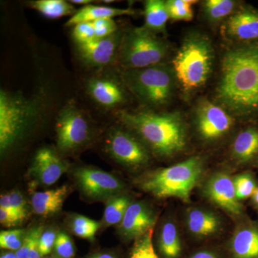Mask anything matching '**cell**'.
<instances>
[{
    "label": "cell",
    "mask_w": 258,
    "mask_h": 258,
    "mask_svg": "<svg viewBox=\"0 0 258 258\" xmlns=\"http://www.w3.org/2000/svg\"><path fill=\"white\" fill-rule=\"evenodd\" d=\"M10 202H11L13 208L15 213L19 218L23 221L28 215V210L27 208V203L21 193L18 190H13L9 194Z\"/></svg>",
    "instance_id": "obj_36"
},
{
    "label": "cell",
    "mask_w": 258,
    "mask_h": 258,
    "mask_svg": "<svg viewBox=\"0 0 258 258\" xmlns=\"http://www.w3.org/2000/svg\"><path fill=\"white\" fill-rule=\"evenodd\" d=\"M69 168L67 161L61 159L50 148L45 147L35 154L30 172L39 183L50 186L57 182Z\"/></svg>",
    "instance_id": "obj_16"
},
{
    "label": "cell",
    "mask_w": 258,
    "mask_h": 258,
    "mask_svg": "<svg viewBox=\"0 0 258 258\" xmlns=\"http://www.w3.org/2000/svg\"><path fill=\"white\" fill-rule=\"evenodd\" d=\"M119 75L127 89L151 111L167 104L174 93L176 78L172 67L167 64L123 69Z\"/></svg>",
    "instance_id": "obj_6"
},
{
    "label": "cell",
    "mask_w": 258,
    "mask_h": 258,
    "mask_svg": "<svg viewBox=\"0 0 258 258\" xmlns=\"http://www.w3.org/2000/svg\"><path fill=\"white\" fill-rule=\"evenodd\" d=\"M228 249L231 258H258V223L247 222L237 228Z\"/></svg>",
    "instance_id": "obj_18"
},
{
    "label": "cell",
    "mask_w": 258,
    "mask_h": 258,
    "mask_svg": "<svg viewBox=\"0 0 258 258\" xmlns=\"http://www.w3.org/2000/svg\"><path fill=\"white\" fill-rule=\"evenodd\" d=\"M70 228L75 235L86 240H93L97 231L100 228V224L83 215H76L71 217Z\"/></svg>",
    "instance_id": "obj_28"
},
{
    "label": "cell",
    "mask_w": 258,
    "mask_h": 258,
    "mask_svg": "<svg viewBox=\"0 0 258 258\" xmlns=\"http://www.w3.org/2000/svg\"><path fill=\"white\" fill-rule=\"evenodd\" d=\"M27 232L23 229L4 230L0 232V247L8 250L18 251L23 244Z\"/></svg>",
    "instance_id": "obj_32"
},
{
    "label": "cell",
    "mask_w": 258,
    "mask_h": 258,
    "mask_svg": "<svg viewBox=\"0 0 258 258\" xmlns=\"http://www.w3.org/2000/svg\"><path fill=\"white\" fill-rule=\"evenodd\" d=\"M222 36L229 41H258V11L249 7L237 10L224 23Z\"/></svg>",
    "instance_id": "obj_15"
},
{
    "label": "cell",
    "mask_w": 258,
    "mask_h": 258,
    "mask_svg": "<svg viewBox=\"0 0 258 258\" xmlns=\"http://www.w3.org/2000/svg\"><path fill=\"white\" fill-rule=\"evenodd\" d=\"M89 258H116L115 256H113V254L109 253H98L96 254H93V255L91 256Z\"/></svg>",
    "instance_id": "obj_45"
},
{
    "label": "cell",
    "mask_w": 258,
    "mask_h": 258,
    "mask_svg": "<svg viewBox=\"0 0 258 258\" xmlns=\"http://www.w3.org/2000/svg\"><path fill=\"white\" fill-rule=\"evenodd\" d=\"M236 195L239 201L252 198L257 188L255 179L250 173H242L233 179Z\"/></svg>",
    "instance_id": "obj_31"
},
{
    "label": "cell",
    "mask_w": 258,
    "mask_h": 258,
    "mask_svg": "<svg viewBox=\"0 0 258 258\" xmlns=\"http://www.w3.org/2000/svg\"><path fill=\"white\" fill-rule=\"evenodd\" d=\"M215 98L220 106L235 115L258 113V43L225 52Z\"/></svg>",
    "instance_id": "obj_1"
},
{
    "label": "cell",
    "mask_w": 258,
    "mask_h": 258,
    "mask_svg": "<svg viewBox=\"0 0 258 258\" xmlns=\"http://www.w3.org/2000/svg\"><path fill=\"white\" fill-rule=\"evenodd\" d=\"M232 155L240 164H246L258 157V129L249 128L241 132L232 147Z\"/></svg>",
    "instance_id": "obj_22"
},
{
    "label": "cell",
    "mask_w": 258,
    "mask_h": 258,
    "mask_svg": "<svg viewBox=\"0 0 258 258\" xmlns=\"http://www.w3.org/2000/svg\"><path fill=\"white\" fill-rule=\"evenodd\" d=\"M54 249L59 258H74L75 247L74 242L69 235L63 232L57 233Z\"/></svg>",
    "instance_id": "obj_34"
},
{
    "label": "cell",
    "mask_w": 258,
    "mask_h": 258,
    "mask_svg": "<svg viewBox=\"0 0 258 258\" xmlns=\"http://www.w3.org/2000/svg\"><path fill=\"white\" fill-rule=\"evenodd\" d=\"M236 5L232 0H207L203 3L204 15L211 23H219L234 13Z\"/></svg>",
    "instance_id": "obj_27"
},
{
    "label": "cell",
    "mask_w": 258,
    "mask_h": 258,
    "mask_svg": "<svg viewBox=\"0 0 258 258\" xmlns=\"http://www.w3.org/2000/svg\"><path fill=\"white\" fill-rule=\"evenodd\" d=\"M204 162L190 157L167 168L149 173L140 181V187L158 199L177 198L189 201L194 188L203 176Z\"/></svg>",
    "instance_id": "obj_5"
},
{
    "label": "cell",
    "mask_w": 258,
    "mask_h": 258,
    "mask_svg": "<svg viewBox=\"0 0 258 258\" xmlns=\"http://www.w3.org/2000/svg\"><path fill=\"white\" fill-rule=\"evenodd\" d=\"M72 38L76 45L89 43L96 39L92 23H82L73 27Z\"/></svg>",
    "instance_id": "obj_33"
},
{
    "label": "cell",
    "mask_w": 258,
    "mask_h": 258,
    "mask_svg": "<svg viewBox=\"0 0 258 258\" xmlns=\"http://www.w3.org/2000/svg\"><path fill=\"white\" fill-rule=\"evenodd\" d=\"M103 71L88 79L86 92L97 106L105 110L117 109L126 102L127 88L120 75Z\"/></svg>",
    "instance_id": "obj_10"
},
{
    "label": "cell",
    "mask_w": 258,
    "mask_h": 258,
    "mask_svg": "<svg viewBox=\"0 0 258 258\" xmlns=\"http://www.w3.org/2000/svg\"><path fill=\"white\" fill-rule=\"evenodd\" d=\"M207 198L233 216H240L242 207L236 195L233 179L224 172L213 174L204 186Z\"/></svg>",
    "instance_id": "obj_14"
},
{
    "label": "cell",
    "mask_w": 258,
    "mask_h": 258,
    "mask_svg": "<svg viewBox=\"0 0 258 258\" xmlns=\"http://www.w3.org/2000/svg\"><path fill=\"white\" fill-rule=\"evenodd\" d=\"M195 124L200 137L210 142L228 133L233 120L223 107L203 98L195 110Z\"/></svg>",
    "instance_id": "obj_11"
},
{
    "label": "cell",
    "mask_w": 258,
    "mask_h": 258,
    "mask_svg": "<svg viewBox=\"0 0 258 258\" xmlns=\"http://www.w3.org/2000/svg\"><path fill=\"white\" fill-rule=\"evenodd\" d=\"M153 229L135 240L129 258H159L152 242Z\"/></svg>",
    "instance_id": "obj_30"
},
{
    "label": "cell",
    "mask_w": 258,
    "mask_h": 258,
    "mask_svg": "<svg viewBox=\"0 0 258 258\" xmlns=\"http://www.w3.org/2000/svg\"><path fill=\"white\" fill-rule=\"evenodd\" d=\"M144 27L154 33H165L169 19L166 1L148 0L144 3Z\"/></svg>",
    "instance_id": "obj_23"
},
{
    "label": "cell",
    "mask_w": 258,
    "mask_h": 258,
    "mask_svg": "<svg viewBox=\"0 0 258 258\" xmlns=\"http://www.w3.org/2000/svg\"><path fill=\"white\" fill-rule=\"evenodd\" d=\"M194 0H168L166 8L169 19L176 21H190L194 17Z\"/></svg>",
    "instance_id": "obj_29"
},
{
    "label": "cell",
    "mask_w": 258,
    "mask_h": 258,
    "mask_svg": "<svg viewBox=\"0 0 258 258\" xmlns=\"http://www.w3.org/2000/svg\"><path fill=\"white\" fill-rule=\"evenodd\" d=\"M55 131L57 148L64 153L74 152L83 147L92 133L87 116L73 103L66 105L59 111Z\"/></svg>",
    "instance_id": "obj_8"
},
{
    "label": "cell",
    "mask_w": 258,
    "mask_h": 258,
    "mask_svg": "<svg viewBox=\"0 0 258 258\" xmlns=\"http://www.w3.org/2000/svg\"><path fill=\"white\" fill-rule=\"evenodd\" d=\"M189 258H221L216 252L210 249H202L197 251L189 256Z\"/></svg>",
    "instance_id": "obj_40"
},
{
    "label": "cell",
    "mask_w": 258,
    "mask_h": 258,
    "mask_svg": "<svg viewBox=\"0 0 258 258\" xmlns=\"http://www.w3.org/2000/svg\"><path fill=\"white\" fill-rule=\"evenodd\" d=\"M169 45L145 27L124 31L116 62L123 69H139L164 63Z\"/></svg>",
    "instance_id": "obj_7"
},
{
    "label": "cell",
    "mask_w": 258,
    "mask_h": 258,
    "mask_svg": "<svg viewBox=\"0 0 258 258\" xmlns=\"http://www.w3.org/2000/svg\"><path fill=\"white\" fill-rule=\"evenodd\" d=\"M41 96L27 97L20 93L0 91V150L2 154L17 144L41 117Z\"/></svg>",
    "instance_id": "obj_4"
},
{
    "label": "cell",
    "mask_w": 258,
    "mask_h": 258,
    "mask_svg": "<svg viewBox=\"0 0 258 258\" xmlns=\"http://www.w3.org/2000/svg\"><path fill=\"white\" fill-rule=\"evenodd\" d=\"M30 5L48 19H58L76 13L74 5L64 0H36L30 2Z\"/></svg>",
    "instance_id": "obj_25"
},
{
    "label": "cell",
    "mask_w": 258,
    "mask_h": 258,
    "mask_svg": "<svg viewBox=\"0 0 258 258\" xmlns=\"http://www.w3.org/2000/svg\"><path fill=\"white\" fill-rule=\"evenodd\" d=\"M40 227H41V226L33 227L31 230L27 232L25 239H24L23 245L15 252L19 258H30L32 242H33L35 235H37V232H38L39 230H40Z\"/></svg>",
    "instance_id": "obj_38"
},
{
    "label": "cell",
    "mask_w": 258,
    "mask_h": 258,
    "mask_svg": "<svg viewBox=\"0 0 258 258\" xmlns=\"http://www.w3.org/2000/svg\"><path fill=\"white\" fill-rule=\"evenodd\" d=\"M0 258H19L18 255L15 252H9V251H6V252H3L0 256Z\"/></svg>",
    "instance_id": "obj_43"
},
{
    "label": "cell",
    "mask_w": 258,
    "mask_h": 258,
    "mask_svg": "<svg viewBox=\"0 0 258 258\" xmlns=\"http://www.w3.org/2000/svg\"><path fill=\"white\" fill-rule=\"evenodd\" d=\"M157 217L152 209L142 202L132 203L120 223V235L126 240L138 239L152 230Z\"/></svg>",
    "instance_id": "obj_17"
},
{
    "label": "cell",
    "mask_w": 258,
    "mask_h": 258,
    "mask_svg": "<svg viewBox=\"0 0 258 258\" xmlns=\"http://www.w3.org/2000/svg\"><path fill=\"white\" fill-rule=\"evenodd\" d=\"M131 204V199L126 195H118L108 200L103 213L104 225L120 224Z\"/></svg>",
    "instance_id": "obj_26"
},
{
    "label": "cell",
    "mask_w": 258,
    "mask_h": 258,
    "mask_svg": "<svg viewBox=\"0 0 258 258\" xmlns=\"http://www.w3.org/2000/svg\"><path fill=\"white\" fill-rule=\"evenodd\" d=\"M132 9H120V8H110L106 6H96L88 5L76 11L74 15L68 20L66 26L74 27L82 23H93L103 19H113L115 17L123 15H134Z\"/></svg>",
    "instance_id": "obj_21"
},
{
    "label": "cell",
    "mask_w": 258,
    "mask_h": 258,
    "mask_svg": "<svg viewBox=\"0 0 258 258\" xmlns=\"http://www.w3.org/2000/svg\"><path fill=\"white\" fill-rule=\"evenodd\" d=\"M214 60L215 52L210 39L204 34L193 32L182 42L171 67L182 89L192 92L208 81Z\"/></svg>",
    "instance_id": "obj_3"
},
{
    "label": "cell",
    "mask_w": 258,
    "mask_h": 258,
    "mask_svg": "<svg viewBox=\"0 0 258 258\" xmlns=\"http://www.w3.org/2000/svg\"><path fill=\"white\" fill-rule=\"evenodd\" d=\"M105 149L108 155L122 165L137 169L149 164L150 151L130 131L112 128L105 140Z\"/></svg>",
    "instance_id": "obj_9"
},
{
    "label": "cell",
    "mask_w": 258,
    "mask_h": 258,
    "mask_svg": "<svg viewBox=\"0 0 258 258\" xmlns=\"http://www.w3.org/2000/svg\"><path fill=\"white\" fill-rule=\"evenodd\" d=\"M74 175L84 195L93 200H103L119 195L124 186L113 174L92 167H80Z\"/></svg>",
    "instance_id": "obj_13"
},
{
    "label": "cell",
    "mask_w": 258,
    "mask_h": 258,
    "mask_svg": "<svg viewBox=\"0 0 258 258\" xmlns=\"http://www.w3.org/2000/svg\"><path fill=\"white\" fill-rule=\"evenodd\" d=\"M70 3L73 5H81L86 6V5H90L91 3H93V1H91V0H73V1H70Z\"/></svg>",
    "instance_id": "obj_42"
},
{
    "label": "cell",
    "mask_w": 258,
    "mask_h": 258,
    "mask_svg": "<svg viewBox=\"0 0 258 258\" xmlns=\"http://www.w3.org/2000/svg\"><path fill=\"white\" fill-rule=\"evenodd\" d=\"M42 258H59V257H57V256H56V257H54V256H50V257H42Z\"/></svg>",
    "instance_id": "obj_46"
},
{
    "label": "cell",
    "mask_w": 258,
    "mask_h": 258,
    "mask_svg": "<svg viewBox=\"0 0 258 258\" xmlns=\"http://www.w3.org/2000/svg\"><path fill=\"white\" fill-rule=\"evenodd\" d=\"M124 31L118 30L113 35L95 39L89 43L76 45L79 60L83 64L98 71L104 70L116 62Z\"/></svg>",
    "instance_id": "obj_12"
},
{
    "label": "cell",
    "mask_w": 258,
    "mask_h": 258,
    "mask_svg": "<svg viewBox=\"0 0 258 258\" xmlns=\"http://www.w3.org/2000/svg\"><path fill=\"white\" fill-rule=\"evenodd\" d=\"M117 116L126 129L158 157H172L186 148V127L177 112L158 113L151 110H120Z\"/></svg>",
    "instance_id": "obj_2"
},
{
    "label": "cell",
    "mask_w": 258,
    "mask_h": 258,
    "mask_svg": "<svg viewBox=\"0 0 258 258\" xmlns=\"http://www.w3.org/2000/svg\"><path fill=\"white\" fill-rule=\"evenodd\" d=\"M188 230L199 238L211 237L221 229V221L216 214L203 209L194 208L186 217Z\"/></svg>",
    "instance_id": "obj_19"
},
{
    "label": "cell",
    "mask_w": 258,
    "mask_h": 258,
    "mask_svg": "<svg viewBox=\"0 0 258 258\" xmlns=\"http://www.w3.org/2000/svg\"><path fill=\"white\" fill-rule=\"evenodd\" d=\"M252 204H253L254 208L258 210V186L256 188L255 191L252 196Z\"/></svg>",
    "instance_id": "obj_44"
},
{
    "label": "cell",
    "mask_w": 258,
    "mask_h": 258,
    "mask_svg": "<svg viewBox=\"0 0 258 258\" xmlns=\"http://www.w3.org/2000/svg\"><path fill=\"white\" fill-rule=\"evenodd\" d=\"M92 23L97 39L110 36L119 30L113 19H103Z\"/></svg>",
    "instance_id": "obj_35"
},
{
    "label": "cell",
    "mask_w": 258,
    "mask_h": 258,
    "mask_svg": "<svg viewBox=\"0 0 258 258\" xmlns=\"http://www.w3.org/2000/svg\"><path fill=\"white\" fill-rule=\"evenodd\" d=\"M0 208L3 209V210H6L7 212H10V213L13 214V215L18 217L13 208L11 202H10L9 195H1V197H0Z\"/></svg>",
    "instance_id": "obj_41"
},
{
    "label": "cell",
    "mask_w": 258,
    "mask_h": 258,
    "mask_svg": "<svg viewBox=\"0 0 258 258\" xmlns=\"http://www.w3.org/2000/svg\"><path fill=\"white\" fill-rule=\"evenodd\" d=\"M57 235L56 231L52 229L43 231L39 241V249L42 257L50 254L54 248Z\"/></svg>",
    "instance_id": "obj_37"
},
{
    "label": "cell",
    "mask_w": 258,
    "mask_h": 258,
    "mask_svg": "<svg viewBox=\"0 0 258 258\" xmlns=\"http://www.w3.org/2000/svg\"><path fill=\"white\" fill-rule=\"evenodd\" d=\"M67 185L55 189L37 191L32 195L31 203L32 210L40 216H50L57 213L62 208L64 201L70 193Z\"/></svg>",
    "instance_id": "obj_20"
},
{
    "label": "cell",
    "mask_w": 258,
    "mask_h": 258,
    "mask_svg": "<svg viewBox=\"0 0 258 258\" xmlns=\"http://www.w3.org/2000/svg\"><path fill=\"white\" fill-rule=\"evenodd\" d=\"M0 222L5 227H11L19 225L22 220L13 214L0 208Z\"/></svg>",
    "instance_id": "obj_39"
},
{
    "label": "cell",
    "mask_w": 258,
    "mask_h": 258,
    "mask_svg": "<svg viewBox=\"0 0 258 258\" xmlns=\"http://www.w3.org/2000/svg\"><path fill=\"white\" fill-rule=\"evenodd\" d=\"M158 245L163 258L181 257L182 244L175 224L168 222L162 226Z\"/></svg>",
    "instance_id": "obj_24"
},
{
    "label": "cell",
    "mask_w": 258,
    "mask_h": 258,
    "mask_svg": "<svg viewBox=\"0 0 258 258\" xmlns=\"http://www.w3.org/2000/svg\"><path fill=\"white\" fill-rule=\"evenodd\" d=\"M257 164H258V157H257Z\"/></svg>",
    "instance_id": "obj_47"
}]
</instances>
